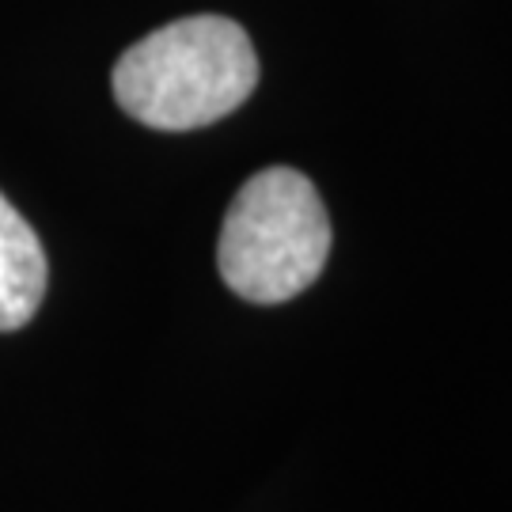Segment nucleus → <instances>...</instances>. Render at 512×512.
I'll use <instances>...</instances> for the list:
<instances>
[{"label": "nucleus", "mask_w": 512, "mask_h": 512, "mask_svg": "<svg viewBox=\"0 0 512 512\" xmlns=\"http://www.w3.org/2000/svg\"><path fill=\"white\" fill-rule=\"evenodd\" d=\"M258 57L236 19L190 16L129 46L114 65V99L148 129L183 133L247 103Z\"/></svg>", "instance_id": "f257e3e1"}, {"label": "nucleus", "mask_w": 512, "mask_h": 512, "mask_svg": "<svg viewBox=\"0 0 512 512\" xmlns=\"http://www.w3.org/2000/svg\"><path fill=\"white\" fill-rule=\"evenodd\" d=\"M330 255V217L308 175L266 167L239 186L220 228L224 285L251 304H285L311 289Z\"/></svg>", "instance_id": "f03ea898"}, {"label": "nucleus", "mask_w": 512, "mask_h": 512, "mask_svg": "<svg viewBox=\"0 0 512 512\" xmlns=\"http://www.w3.org/2000/svg\"><path fill=\"white\" fill-rule=\"evenodd\" d=\"M46 296V255L35 228L0 194V330H19L35 319Z\"/></svg>", "instance_id": "7ed1b4c3"}]
</instances>
